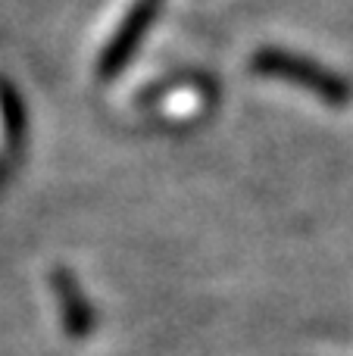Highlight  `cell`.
Wrapping results in <instances>:
<instances>
[{"label": "cell", "instance_id": "7a4b0ae2", "mask_svg": "<svg viewBox=\"0 0 353 356\" xmlns=\"http://www.w3.org/2000/svg\"><path fill=\"white\" fill-rule=\"evenodd\" d=\"M160 0H135V3L125 10V16L119 19V25L113 29L106 47L100 50L94 75L97 81H113L131 66V60L138 56V50L144 47L150 29L160 19Z\"/></svg>", "mask_w": 353, "mask_h": 356}, {"label": "cell", "instance_id": "277c9868", "mask_svg": "<svg viewBox=\"0 0 353 356\" xmlns=\"http://www.w3.org/2000/svg\"><path fill=\"white\" fill-rule=\"evenodd\" d=\"M0 138L13 163L28 147V110L10 79H0Z\"/></svg>", "mask_w": 353, "mask_h": 356}, {"label": "cell", "instance_id": "3957f363", "mask_svg": "<svg viewBox=\"0 0 353 356\" xmlns=\"http://www.w3.org/2000/svg\"><path fill=\"white\" fill-rule=\"evenodd\" d=\"M50 291L56 294V303H60V319L66 334L72 341H85L94 332V309L85 291H81L79 278L66 266H60V269L50 272Z\"/></svg>", "mask_w": 353, "mask_h": 356}, {"label": "cell", "instance_id": "6da1fadb", "mask_svg": "<svg viewBox=\"0 0 353 356\" xmlns=\"http://www.w3.org/2000/svg\"><path fill=\"white\" fill-rule=\"evenodd\" d=\"M250 72L263 75V79L288 81V85L300 88V91L313 94L316 100L329 106H347L353 100V85L341 72L322 66L319 60L288 47H260L250 56Z\"/></svg>", "mask_w": 353, "mask_h": 356}, {"label": "cell", "instance_id": "5b68a950", "mask_svg": "<svg viewBox=\"0 0 353 356\" xmlns=\"http://www.w3.org/2000/svg\"><path fill=\"white\" fill-rule=\"evenodd\" d=\"M160 3H163V0H160Z\"/></svg>", "mask_w": 353, "mask_h": 356}]
</instances>
